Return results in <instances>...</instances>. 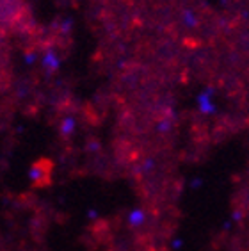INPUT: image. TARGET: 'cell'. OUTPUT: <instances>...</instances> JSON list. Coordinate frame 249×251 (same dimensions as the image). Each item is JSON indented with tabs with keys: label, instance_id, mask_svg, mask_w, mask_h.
Segmentation results:
<instances>
[{
	"label": "cell",
	"instance_id": "1",
	"mask_svg": "<svg viewBox=\"0 0 249 251\" xmlns=\"http://www.w3.org/2000/svg\"><path fill=\"white\" fill-rule=\"evenodd\" d=\"M53 175V162L50 159L36 160L30 168V178H32L34 187H47L52 184Z\"/></svg>",
	"mask_w": 249,
	"mask_h": 251
}]
</instances>
